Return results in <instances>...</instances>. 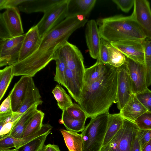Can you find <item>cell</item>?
<instances>
[{
	"label": "cell",
	"mask_w": 151,
	"mask_h": 151,
	"mask_svg": "<svg viewBox=\"0 0 151 151\" xmlns=\"http://www.w3.org/2000/svg\"><path fill=\"white\" fill-rule=\"evenodd\" d=\"M85 122L72 118L66 110H63L60 122L64 125L67 130L76 132H82L85 127Z\"/></svg>",
	"instance_id": "obj_29"
},
{
	"label": "cell",
	"mask_w": 151,
	"mask_h": 151,
	"mask_svg": "<svg viewBox=\"0 0 151 151\" xmlns=\"http://www.w3.org/2000/svg\"><path fill=\"white\" fill-rule=\"evenodd\" d=\"M96 1V0H69L67 17L82 15L86 18Z\"/></svg>",
	"instance_id": "obj_20"
},
{
	"label": "cell",
	"mask_w": 151,
	"mask_h": 151,
	"mask_svg": "<svg viewBox=\"0 0 151 151\" xmlns=\"http://www.w3.org/2000/svg\"><path fill=\"white\" fill-rule=\"evenodd\" d=\"M61 0H5L3 6L5 9L17 8L19 11L29 14L44 13Z\"/></svg>",
	"instance_id": "obj_11"
},
{
	"label": "cell",
	"mask_w": 151,
	"mask_h": 151,
	"mask_svg": "<svg viewBox=\"0 0 151 151\" xmlns=\"http://www.w3.org/2000/svg\"><path fill=\"white\" fill-rule=\"evenodd\" d=\"M109 113L91 118L82 132V151H101L106 133Z\"/></svg>",
	"instance_id": "obj_4"
},
{
	"label": "cell",
	"mask_w": 151,
	"mask_h": 151,
	"mask_svg": "<svg viewBox=\"0 0 151 151\" xmlns=\"http://www.w3.org/2000/svg\"><path fill=\"white\" fill-rule=\"evenodd\" d=\"M60 131L68 151H82L83 140L81 134L65 129Z\"/></svg>",
	"instance_id": "obj_25"
},
{
	"label": "cell",
	"mask_w": 151,
	"mask_h": 151,
	"mask_svg": "<svg viewBox=\"0 0 151 151\" xmlns=\"http://www.w3.org/2000/svg\"><path fill=\"white\" fill-rule=\"evenodd\" d=\"M108 52L106 45V41L101 38L99 55L96 62L102 63H108Z\"/></svg>",
	"instance_id": "obj_40"
},
{
	"label": "cell",
	"mask_w": 151,
	"mask_h": 151,
	"mask_svg": "<svg viewBox=\"0 0 151 151\" xmlns=\"http://www.w3.org/2000/svg\"><path fill=\"white\" fill-rule=\"evenodd\" d=\"M87 21L82 15L66 17L41 38L38 48L32 55L12 65L14 76L34 77L52 60H55L58 49L68 41L73 32L84 26Z\"/></svg>",
	"instance_id": "obj_1"
},
{
	"label": "cell",
	"mask_w": 151,
	"mask_h": 151,
	"mask_svg": "<svg viewBox=\"0 0 151 151\" xmlns=\"http://www.w3.org/2000/svg\"><path fill=\"white\" fill-rule=\"evenodd\" d=\"M144 45L147 83L148 87L151 85V40L147 38L144 42Z\"/></svg>",
	"instance_id": "obj_34"
},
{
	"label": "cell",
	"mask_w": 151,
	"mask_h": 151,
	"mask_svg": "<svg viewBox=\"0 0 151 151\" xmlns=\"http://www.w3.org/2000/svg\"><path fill=\"white\" fill-rule=\"evenodd\" d=\"M14 76L12 65L6 66L0 70V100L3 98Z\"/></svg>",
	"instance_id": "obj_31"
},
{
	"label": "cell",
	"mask_w": 151,
	"mask_h": 151,
	"mask_svg": "<svg viewBox=\"0 0 151 151\" xmlns=\"http://www.w3.org/2000/svg\"><path fill=\"white\" fill-rule=\"evenodd\" d=\"M66 89L72 98L78 102L83 88L74 74L70 69L67 68L65 71Z\"/></svg>",
	"instance_id": "obj_26"
},
{
	"label": "cell",
	"mask_w": 151,
	"mask_h": 151,
	"mask_svg": "<svg viewBox=\"0 0 151 151\" xmlns=\"http://www.w3.org/2000/svg\"><path fill=\"white\" fill-rule=\"evenodd\" d=\"M59 107L63 110H66L73 103L70 97L60 84H57L52 91Z\"/></svg>",
	"instance_id": "obj_27"
},
{
	"label": "cell",
	"mask_w": 151,
	"mask_h": 151,
	"mask_svg": "<svg viewBox=\"0 0 151 151\" xmlns=\"http://www.w3.org/2000/svg\"><path fill=\"white\" fill-rule=\"evenodd\" d=\"M66 110L73 119L86 121L88 118L86 113L78 104L73 103Z\"/></svg>",
	"instance_id": "obj_35"
},
{
	"label": "cell",
	"mask_w": 151,
	"mask_h": 151,
	"mask_svg": "<svg viewBox=\"0 0 151 151\" xmlns=\"http://www.w3.org/2000/svg\"><path fill=\"white\" fill-rule=\"evenodd\" d=\"M147 109L142 104L132 93L129 99L120 110L119 113L123 119L134 123L136 120Z\"/></svg>",
	"instance_id": "obj_19"
},
{
	"label": "cell",
	"mask_w": 151,
	"mask_h": 151,
	"mask_svg": "<svg viewBox=\"0 0 151 151\" xmlns=\"http://www.w3.org/2000/svg\"><path fill=\"white\" fill-rule=\"evenodd\" d=\"M42 151H61L58 145L49 144L44 145Z\"/></svg>",
	"instance_id": "obj_43"
},
{
	"label": "cell",
	"mask_w": 151,
	"mask_h": 151,
	"mask_svg": "<svg viewBox=\"0 0 151 151\" xmlns=\"http://www.w3.org/2000/svg\"><path fill=\"white\" fill-rule=\"evenodd\" d=\"M45 113L40 110L31 118L24 132L23 138L30 136L40 131L43 125V121Z\"/></svg>",
	"instance_id": "obj_28"
},
{
	"label": "cell",
	"mask_w": 151,
	"mask_h": 151,
	"mask_svg": "<svg viewBox=\"0 0 151 151\" xmlns=\"http://www.w3.org/2000/svg\"><path fill=\"white\" fill-rule=\"evenodd\" d=\"M26 34L0 41V67L11 65L18 62Z\"/></svg>",
	"instance_id": "obj_9"
},
{
	"label": "cell",
	"mask_w": 151,
	"mask_h": 151,
	"mask_svg": "<svg viewBox=\"0 0 151 151\" xmlns=\"http://www.w3.org/2000/svg\"><path fill=\"white\" fill-rule=\"evenodd\" d=\"M123 120L119 113L109 114L107 129L101 150L109 143L121 129Z\"/></svg>",
	"instance_id": "obj_22"
},
{
	"label": "cell",
	"mask_w": 151,
	"mask_h": 151,
	"mask_svg": "<svg viewBox=\"0 0 151 151\" xmlns=\"http://www.w3.org/2000/svg\"></svg>",
	"instance_id": "obj_46"
},
{
	"label": "cell",
	"mask_w": 151,
	"mask_h": 151,
	"mask_svg": "<svg viewBox=\"0 0 151 151\" xmlns=\"http://www.w3.org/2000/svg\"><path fill=\"white\" fill-rule=\"evenodd\" d=\"M130 151H142L140 145L137 134L133 140Z\"/></svg>",
	"instance_id": "obj_42"
},
{
	"label": "cell",
	"mask_w": 151,
	"mask_h": 151,
	"mask_svg": "<svg viewBox=\"0 0 151 151\" xmlns=\"http://www.w3.org/2000/svg\"><path fill=\"white\" fill-rule=\"evenodd\" d=\"M118 7L122 11L128 13L134 6V0H113Z\"/></svg>",
	"instance_id": "obj_41"
},
{
	"label": "cell",
	"mask_w": 151,
	"mask_h": 151,
	"mask_svg": "<svg viewBox=\"0 0 151 151\" xmlns=\"http://www.w3.org/2000/svg\"><path fill=\"white\" fill-rule=\"evenodd\" d=\"M48 133L30 141L19 147L16 148L19 151H42Z\"/></svg>",
	"instance_id": "obj_33"
},
{
	"label": "cell",
	"mask_w": 151,
	"mask_h": 151,
	"mask_svg": "<svg viewBox=\"0 0 151 151\" xmlns=\"http://www.w3.org/2000/svg\"><path fill=\"white\" fill-rule=\"evenodd\" d=\"M0 151H19L17 149L15 148L14 149H7L0 150Z\"/></svg>",
	"instance_id": "obj_45"
},
{
	"label": "cell",
	"mask_w": 151,
	"mask_h": 151,
	"mask_svg": "<svg viewBox=\"0 0 151 151\" xmlns=\"http://www.w3.org/2000/svg\"><path fill=\"white\" fill-rule=\"evenodd\" d=\"M25 34L18 62L32 55L38 48L41 40V38L36 25L32 27Z\"/></svg>",
	"instance_id": "obj_16"
},
{
	"label": "cell",
	"mask_w": 151,
	"mask_h": 151,
	"mask_svg": "<svg viewBox=\"0 0 151 151\" xmlns=\"http://www.w3.org/2000/svg\"><path fill=\"white\" fill-rule=\"evenodd\" d=\"M134 123L140 129H151V111H147L143 113Z\"/></svg>",
	"instance_id": "obj_36"
},
{
	"label": "cell",
	"mask_w": 151,
	"mask_h": 151,
	"mask_svg": "<svg viewBox=\"0 0 151 151\" xmlns=\"http://www.w3.org/2000/svg\"><path fill=\"white\" fill-rule=\"evenodd\" d=\"M42 102L39 89L32 78L23 102L17 112L23 114L35 104L39 103L40 105Z\"/></svg>",
	"instance_id": "obj_23"
},
{
	"label": "cell",
	"mask_w": 151,
	"mask_h": 151,
	"mask_svg": "<svg viewBox=\"0 0 151 151\" xmlns=\"http://www.w3.org/2000/svg\"><path fill=\"white\" fill-rule=\"evenodd\" d=\"M139 101L148 111H151V91L148 88L135 94Z\"/></svg>",
	"instance_id": "obj_37"
},
{
	"label": "cell",
	"mask_w": 151,
	"mask_h": 151,
	"mask_svg": "<svg viewBox=\"0 0 151 151\" xmlns=\"http://www.w3.org/2000/svg\"><path fill=\"white\" fill-rule=\"evenodd\" d=\"M39 105V103L35 104L23 114L8 136L16 139L22 138L26 127L31 118L37 111V107Z\"/></svg>",
	"instance_id": "obj_21"
},
{
	"label": "cell",
	"mask_w": 151,
	"mask_h": 151,
	"mask_svg": "<svg viewBox=\"0 0 151 151\" xmlns=\"http://www.w3.org/2000/svg\"><path fill=\"white\" fill-rule=\"evenodd\" d=\"M139 129L134 123L124 119L121 129L101 151H130Z\"/></svg>",
	"instance_id": "obj_7"
},
{
	"label": "cell",
	"mask_w": 151,
	"mask_h": 151,
	"mask_svg": "<svg viewBox=\"0 0 151 151\" xmlns=\"http://www.w3.org/2000/svg\"><path fill=\"white\" fill-rule=\"evenodd\" d=\"M142 151H151V139L145 146Z\"/></svg>",
	"instance_id": "obj_44"
},
{
	"label": "cell",
	"mask_w": 151,
	"mask_h": 151,
	"mask_svg": "<svg viewBox=\"0 0 151 151\" xmlns=\"http://www.w3.org/2000/svg\"><path fill=\"white\" fill-rule=\"evenodd\" d=\"M137 136L142 150L151 139V129H139Z\"/></svg>",
	"instance_id": "obj_39"
},
{
	"label": "cell",
	"mask_w": 151,
	"mask_h": 151,
	"mask_svg": "<svg viewBox=\"0 0 151 151\" xmlns=\"http://www.w3.org/2000/svg\"><path fill=\"white\" fill-rule=\"evenodd\" d=\"M13 112L10 97L9 94L0 106V117L8 116Z\"/></svg>",
	"instance_id": "obj_38"
},
{
	"label": "cell",
	"mask_w": 151,
	"mask_h": 151,
	"mask_svg": "<svg viewBox=\"0 0 151 151\" xmlns=\"http://www.w3.org/2000/svg\"><path fill=\"white\" fill-rule=\"evenodd\" d=\"M126 62L131 79L133 93L141 92L147 88L145 64L126 58Z\"/></svg>",
	"instance_id": "obj_13"
},
{
	"label": "cell",
	"mask_w": 151,
	"mask_h": 151,
	"mask_svg": "<svg viewBox=\"0 0 151 151\" xmlns=\"http://www.w3.org/2000/svg\"><path fill=\"white\" fill-rule=\"evenodd\" d=\"M69 1V0H61L44 12L43 17L36 25L41 38L67 17Z\"/></svg>",
	"instance_id": "obj_6"
},
{
	"label": "cell",
	"mask_w": 151,
	"mask_h": 151,
	"mask_svg": "<svg viewBox=\"0 0 151 151\" xmlns=\"http://www.w3.org/2000/svg\"><path fill=\"white\" fill-rule=\"evenodd\" d=\"M144 42L127 40L110 43L113 46L121 52L126 58L145 64Z\"/></svg>",
	"instance_id": "obj_14"
},
{
	"label": "cell",
	"mask_w": 151,
	"mask_h": 151,
	"mask_svg": "<svg viewBox=\"0 0 151 151\" xmlns=\"http://www.w3.org/2000/svg\"><path fill=\"white\" fill-rule=\"evenodd\" d=\"M117 68V86L116 97L117 107L120 111L133 93L132 82L126 61Z\"/></svg>",
	"instance_id": "obj_10"
},
{
	"label": "cell",
	"mask_w": 151,
	"mask_h": 151,
	"mask_svg": "<svg viewBox=\"0 0 151 151\" xmlns=\"http://www.w3.org/2000/svg\"><path fill=\"white\" fill-rule=\"evenodd\" d=\"M106 45L108 52V64L113 67L118 68L122 66L126 60V56L119 50L106 41Z\"/></svg>",
	"instance_id": "obj_30"
},
{
	"label": "cell",
	"mask_w": 151,
	"mask_h": 151,
	"mask_svg": "<svg viewBox=\"0 0 151 151\" xmlns=\"http://www.w3.org/2000/svg\"><path fill=\"white\" fill-rule=\"evenodd\" d=\"M142 29L147 38L151 40V9L147 0H134L131 15Z\"/></svg>",
	"instance_id": "obj_12"
},
{
	"label": "cell",
	"mask_w": 151,
	"mask_h": 151,
	"mask_svg": "<svg viewBox=\"0 0 151 151\" xmlns=\"http://www.w3.org/2000/svg\"><path fill=\"white\" fill-rule=\"evenodd\" d=\"M55 54L63 58L67 68L72 71L79 83L83 86L86 68L83 56L78 48L67 41L59 47Z\"/></svg>",
	"instance_id": "obj_5"
},
{
	"label": "cell",
	"mask_w": 151,
	"mask_h": 151,
	"mask_svg": "<svg viewBox=\"0 0 151 151\" xmlns=\"http://www.w3.org/2000/svg\"><path fill=\"white\" fill-rule=\"evenodd\" d=\"M109 64L96 62L92 66L86 68L83 88L91 85L99 79L105 72Z\"/></svg>",
	"instance_id": "obj_24"
},
{
	"label": "cell",
	"mask_w": 151,
	"mask_h": 151,
	"mask_svg": "<svg viewBox=\"0 0 151 151\" xmlns=\"http://www.w3.org/2000/svg\"><path fill=\"white\" fill-rule=\"evenodd\" d=\"M32 78V77L22 76L10 92L9 95L13 112H17L21 106Z\"/></svg>",
	"instance_id": "obj_17"
},
{
	"label": "cell",
	"mask_w": 151,
	"mask_h": 151,
	"mask_svg": "<svg viewBox=\"0 0 151 151\" xmlns=\"http://www.w3.org/2000/svg\"><path fill=\"white\" fill-rule=\"evenodd\" d=\"M117 69V68L109 65L99 79L88 86L82 88L78 103L88 118L109 113L113 104L116 103Z\"/></svg>",
	"instance_id": "obj_2"
},
{
	"label": "cell",
	"mask_w": 151,
	"mask_h": 151,
	"mask_svg": "<svg viewBox=\"0 0 151 151\" xmlns=\"http://www.w3.org/2000/svg\"><path fill=\"white\" fill-rule=\"evenodd\" d=\"M19 11L8 8L0 14V41L21 35L24 31Z\"/></svg>",
	"instance_id": "obj_8"
},
{
	"label": "cell",
	"mask_w": 151,
	"mask_h": 151,
	"mask_svg": "<svg viewBox=\"0 0 151 151\" xmlns=\"http://www.w3.org/2000/svg\"><path fill=\"white\" fill-rule=\"evenodd\" d=\"M101 38L110 43L132 40L144 41L147 37L132 16L116 15L99 20Z\"/></svg>",
	"instance_id": "obj_3"
},
{
	"label": "cell",
	"mask_w": 151,
	"mask_h": 151,
	"mask_svg": "<svg viewBox=\"0 0 151 151\" xmlns=\"http://www.w3.org/2000/svg\"><path fill=\"white\" fill-rule=\"evenodd\" d=\"M55 60L56 68L54 80L66 88L65 71L67 67L65 62L62 57L57 54H55Z\"/></svg>",
	"instance_id": "obj_32"
},
{
	"label": "cell",
	"mask_w": 151,
	"mask_h": 151,
	"mask_svg": "<svg viewBox=\"0 0 151 151\" xmlns=\"http://www.w3.org/2000/svg\"><path fill=\"white\" fill-rule=\"evenodd\" d=\"M52 127L49 124H43L41 129L30 136L21 139L7 136L0 139V150L14 147L18 148L32 140L42 135L50 133Z\"/></svg>",
	"instance_id": "obj_18"
},
{
	"label": "cell",
	"mask_w": 151,
	"mask_h": 151,
	"mask_svg": "<svg viewBox=\"0 0 151 151\" xmlns=\"http://www.w3.org/2000/svg\"><path fill=\"white\" fill-rule=\"evenodd\" d=\"M85 38L91 57L94 59H97L99 55L101 38L97 23L94 20H90L87 22Z\"/></svg>",
	"instance_id": "obj_15"
}]
</instances>
